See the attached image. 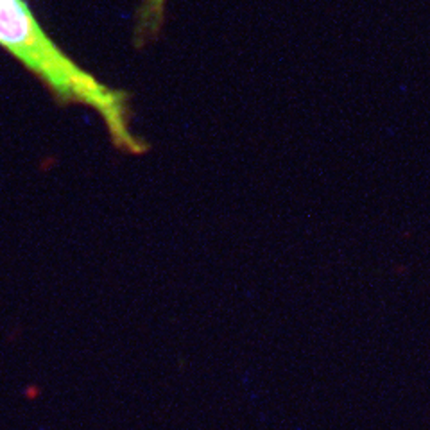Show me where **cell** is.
Returning a JSON list of instances; mask_svg holds the SVG:
<instances>
[{
	"mask_svg": "<svg viewBox=\"0 0 430 430\" xmlns=\"http://www.w3.org/2000/svg\"><path fill=\"white\" fill-rule=\"evenodd\" d=\"M0 47L35 74L58 104H79L99 113L115 149L129 156L147 153V142L133 131L128 92L79 67L45 33L24 0H0Z\"/></svg>",
	"mask_w": 430,
	"mask_h": 430,
	"instance_id": "obj_1",
	"label": "cell"
},
{
	"mask_svg": "<svg viewBox=\"0 0 430 430\" xmlns=\"http://www.w3.org/2000/svg\"><path fill=\"white\" fill-rule=\"evenodd\" d=\"M165 0H144L142 9L138 13L137 42L146 43L147 40L156 36L164 20Z\"/></svg>",
	"mask_w": 430,
	"mask_h": 430,
	"instance_id": "obj_2",
	"label": "cell"
}]
</instances>
